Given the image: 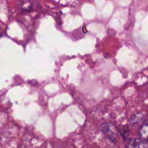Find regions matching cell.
<instances>
[{"label": "cell", "instance_id": "obj_1", "mask_svg": "<svg viewBox=\"0 0 148 148\" xmlns=\"http://www.w3.org/2000/svg\"><path fill=\"white\" fill-rule=\"evenodd\" d=\"M103 132L105 134V135L108 137V140H111L113 143L116 142L117 132L115 127L112 124L106 123V124H103Z\"/></svg>", "mask_w": 148, "mask_h": 148}, {"label": "cell", "instance_id": "obj_2", "mask_svg": "<svg viewBox=\"0 0 148 148\" xmlns=\"http://www.w3.org/2000/svg\"><path fill=\"white\" fill-rule=\"evenodd\" d=\"M128 147H147V141L141 138H135L130 140Z\"/></svg>", "mask_w": 148, "mask_h": 148}, {"label": "cell", "instance_id": "obj_3", "mask_svg": "<svg viewBox=\"0 0 148 148\" xmlns=\"http://www.w3.org/2000/svg\"><path fill=\"white\" fill-rule=\"evenodd\" d=\"M145 119V114L143 113H137L132 116L130 122L132 125H137L140 123L143 122Z\"/></svg>", "mask_w": 148, "mask_h": 148}, {"label": "cell", "instance_id": "obj_4", "mask_svg": "<svg viewBox=\"0 0 148 148\" xmlns=\"http://www.w3.org/2000/svg\"><path fill=\"white\" fill-rule=\"evenodd\" d=\"M139 134H140V138L143 140L147 141L148 137V129H147V123L145 122V124H143L139 130Z\"/></svg>", "mask_w": 148, "mask_h": 148}]
</instances>
